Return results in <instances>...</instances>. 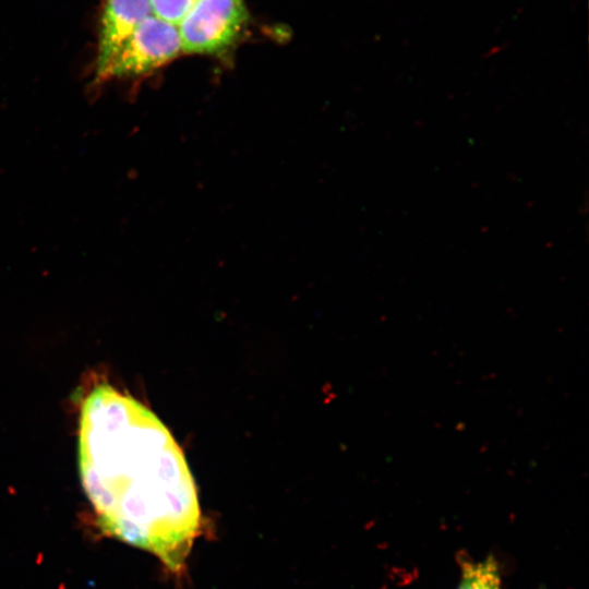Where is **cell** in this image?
Segmentation results:
<instances>
[{"mask_svg":"<svg viewBox=\"0 0 589 589\" xmlns=\"http://www.w3.org/2000/svg\"><path fill=\"white\" fill-rule=\"evenodd\" d=\"M77 449L101 531L181 572L201 514L184 455L165 424L132 396L98 384L81 405Z\"/></svg>","mask_w":589,"mask_h":589,"instance_id":"obj_1","label":"cell"},{"mask_svg":"<svg viewBox=\"0 0 589 589\" xmlns=\"http://www.w3.org/2000/svg\"><path fill=\"white\" fill-rule=\"evenodd\" d=\"M181 51L178 26L148 16L94 70V82L130 79L147 74L168 63Z\"/></svg>","mask_w":589,"mask_h":589,"instance_id":"obj_2","label":"cell"},{"mask_svg":"<svg viewBox=\"0 0 589 589\" xmlns=\"http://www.w3.org/2000/svg\"><path fill=\"white\" fill-rule=\"evenodd\" d=\"M247 21L243 0H196L178 25L181 50L221 52L238 39Z\"/></svg>","mask_w":589,"mask_h":589,"instance_id":"obj_3","label":"cell"},{"mask_svg":"<svg viewBox=\"0 0 589 589\" xmlns=\"http://www.w3.org/2000/svg\"><path fill=\"white\" fill-rule=\"evenodd\" d=\"M152 14L149 0H105L98 33L94 70L100 68Z\"/></svg>","mask_w":589,"mask_h":589,"instance_id":"obj_4","label":"cell"},{"mask_svg":"<svg viewBox=\"0 0 589 589\" xmlns=\"http://www.w3.org/2000/svg\"><path fill=\"white\" fill-rule=\"evenodd\" d=\"M457 589H501L500 569L495 558L488 556L481 562L464 563Z\"/></svg>","mask_w":589,"mask_h":589,"instance_id":"obj_5","label":"cell"},{"mask_svg":"<svg viewBox=\"0 0 589 589\" xmlns=\"http://www.w3.org/2000/svg\"><path fill=\"white\" fill-rule=\"evenodd\" d=\"M196 0H149L152 14L176 26L183 20Z\"/></svg>","mask_w":589,"mask_h":589,"instance_id":"obj_6","label":"cell"}]
</instances>
